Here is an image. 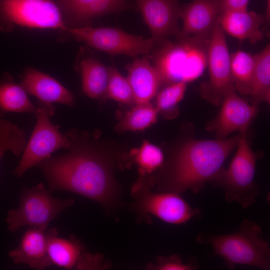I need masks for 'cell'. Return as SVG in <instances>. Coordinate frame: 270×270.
I'll return each instance as SVG.
<instances>
[{
  "label": "cell",
  "mask_w": 270,
  "mask_h": 270,
  "mask_svg": "<svg viewBox=\"0 0 270 270\" xmlns=\"http://www.w3.org/2000/svg\"><path fill=\"white\" fill-rule=\"evenodd\" d=\"M256 64L250 95L252 104L258 107L270 100V46L255 54Z\"/></svg>",
  "instance_id": "23"
},
{
  "label": "cell",
  "mask_w": 270,
  "mask_h": 270,
  "mask_svg": "<svg viewBox=\"0 0 270 270\" xmlns=\"http://www.w3.org/2000/svg\"><path fill=\"white\" fill-rule=\"evenodd\" d=\"M230 60L225 33L218 21L213 28L208 48L207 66L210 79L200 86V90L204 98L216 106L221 104L226 94L234 87Z\"/></svg>",
  "instance_id": "10"
},
{
  "label": "cell",
  "mask_w": 270,
  "mask_h": 270,
  "mask_svg": "<svg viewBox=\"0 0 270 270\" xmlns=\"http://www.w3.org/2000/svg\"><path fill=\"white\" fill-rule=\"evenodd\" d=\"M216 118L208 126V130L214 133L216 139L226 138L238 132L246 134L258 112V106L242 98L233 87L226 94Z\"/></svg>",
  "instance_id": "13"
},
{
  "label": "cell",
  "mask_w": 270,
  "mask_h": 270,
  "mask_svg": "<svg viewBox=\"0 0 270 270\" xmlns=\"http://www.w3.org/2000/svg\"><path fill=\"white\" fill-rule=\"evenodd\" d=\"M241 134L223 139L186 140L159 169L153 178L158 192L180 194L188 190L198 194L212 182L237 147Z\"/></svg>",
  "instance_id": "2"
},
{
  "label": "cell",
  "mask_w": 270,
  "mask_h": 270,
  "mask_svg": "<svg viewBox=\"0 0 270 270\" xmlns=\"http://www.w3.org/2000/svg\"><path fill=\"white\" fill-rule=\"evenodd\" d=\"M47 251L53 264L65 269H76L86 252L84 246L74 237L60 238L57 228L46 231Z\"/></svg>",
  "instance_id": "20"
},
{
  "label": "cell",
  "mask_w": 270,
  "mask_h": 270,
  "mask_svg": "<svg viewBox=\"0 0 270 270\" xmlns=\"http://www.w3.org/2000/svg\"><path fill=\"white\" fill-rule=\"evenodd\" d=\"M131 155L137 164L140 177H145L159 170L164 163L162 150L146 140L141 146L134 150Z\"/></svg>",
  "instance_id": "27"
},
{
  "label": "cell",
  "mask_w": 270,
  "mask_h": 270,
  "mask_svg": "<svg viewBox=\"0 0 270 270\" xmlns=\"http://www.w3.org/2000/svg\"><path fill=\"white\" fill-rule=\"evenodd\" d=\"M37 106L30 100L28 94L21 86L6 77L0 82V118L8 112L36 114Z\"/></svg>",
  "instance_id": "22"
},
{
  "label": "cell",
  "mask_w": 270,
  "mask_h": 270,
  "mask_svg": "<svg viewBox=\"0 0 270 270\" xmlns=\"http://www.w3.org/2000/svg\"><path fill=\"white\" fill-rule=\"evenodd\" d=\"M218 22L224 33L239 40L256 44L264 38L263 26L268 24L264 16L248 10L221 14Z\"/></svg>",
  "instance_id": "15"
},
{
  "label": "cell",
  "mask_w": 270,
  "mask_h": 270,
  "mask_svg": "<svg viewBox=\"0 0 270 270\" xmlns=\"http://www.w3.org/2000/svg\"><path fill=\"white\" fill-rule=\"evenodd\" d=\"M196 242L209 244L214 254L222 258L227 267L233 270L238 265H246L264 270L270 269V248L256 222L243 220L238 232L216 235L200 233Z\"/></svg>",
  "instance_id": "4"
},
{
  "label": "cell",
  "mask_w": 270,
  "mask_h": 270,
  "mask_svg": "<svg viewBox=\"0 0 270 270\" xmlns=\"http://www.w3.org/2000/svg\"><path fill=\"white\" fill-rule=\"evenodd\" d=\"M37 107L36 127L19 164L13 172L18 178L22 176L30 168L38 166L54 152L61 148L68 149L70 146L66 135L62 134L50 120L56 112L54 104L38 100Z\"/></svg>",
  "instance_id": "8"
},
{
  "label": "cell",
  "mask_w": 270,
  "mask_h": 270,
  "mask_svg": "<svg viewBox=\"0 0 270 270\" xmlns=\"http://www.w3.org/2000/svg\"><path fill=\"white\" fill-rule=\"evenodd\" d=\"M220 15L218 0H194L182 8V34L209 40Z\"/></svg>",
  "instance_id": "14"
},
{
  "label": "cell",
  "mask_w": 270,
  "mask_h": 270,
  "mask_svg": "<svg viewBox=\"0 0 270 270\" xmlns=\"http://www.w3.org/2000/svg\"><path fill=\"white\" fill-rule=\"evenodd\" d=\"M27 142L24 130L10 120H0V162L8 151L16 156L22 155Z\"/></svg>",
  "instance_id": "26"
},
{
  "label": "cell",
  "mask_w": 270,
  "mask_h": 270,
  "mask_svg": "<svg viewBox=\"0 0 270 270\" xmlns=\"http://www.w3.org/2000/svg\"><path fill=\"white\" fill-rule=\"evenodd\" d=\"M151 177H140L132 188L134 201L130 204L132 212L139 216L152 215L173 224H184L200 217L202 212L192 207L180 194L172 192H152Z\"/></svg>",
  "instance_id": "6"
},
{
  "label": "cell",
  "mask_w": 270,
  "mask_h": 270,
  "mask_svg": "<svg viewBox=\"0 0 270 270\" xmlns=\"http://www.w3.org/2000/svg\"><path fill=\"white\" fill-rule=\"evenodd\" d=\"M134 0L150 30L154 48L182 34L178 24L182 11L179 0Z\"/></svg>",
  "instance_id": "12"
},
{
  "label": "cell",
  "mask_w": 270,
  "mask_h": 270,
  "mask_svg": "<svg viewBox=\"0 0 270 270\" xmlns=\"http://www.w3.org/2000/svg\"><path fill=\"white\" fill-rule=\"evenodd\" d=\"M210 39L182 34L174 40H168L154 48L150 57L160 75L162 84H188L200 78L207 67Z\"/></svg>",
  "instance_id": "3"
},
{
  "label": "cell",
  "mask_w": 270,
  "mask_h": 270,
  "mask_svg": "<svg viewBox=\"0 0 270 270\" xmlns=\"http://www.w3.org/2000/svg\"><path fill=\"white\" fill-rule=\"evenodd\" d=\"M255 64V54L242 50L230 54L232 80L235 90L239 94L250 95Z\"/></svg>",
  "instance_id": "24"
},
{
  "label": "cell",
  "mask_w": 270,
  "mask_h": 270,
  "mask_svg": "<svg viewBox=\"0 0 270 270\" xmlns=\"http://www.w3.org/2000/svg\"><path fill=\"white\" fill-rule=\"evenodd\" d=\"M158 112L150 102L136 104L128 112L116 127L119 132L142 131L154 124Z\"/></svg>",
  "instance_id": "25"
},
{
  "label": "cell",
  "mask_w": 270,
  "mask_h": 270,
  "mask_svg": "<svg viewBox=\"0 0 270 270\" xmlns=\"http://www.w3.org/2000/svg\"><path fill=\"white\" fill-rule=\"evenodd\" d=\"M128 80L132 87L135 103L150 102L162 86L157 69L151 64L147 57L136 58L128 66Z\"/></svg>",
  "instance_id": "18"
},
{
  "label": "cell",
  "mask_w": 270,
  "mask_h": 270,
  "mask_svg": "<svg viewBox=\"0 0 270 270\" xmlns=\"http://www.w3.org/2000/svg\"><path fill=\"white\" fill-rule=\"evenodd\" d=\"M80 68L84 92L93 99L106 98L110 68L95 58H88L82 60Z\"/></svg>",
  "instance_id": "21"
},
{
  "label": "cell",
  "mask_w": 270,
  "mask_h": 270,
  "mask_svg": "<svg viewBox=\"0 0 270 270\" xmlns=\"http://www.w3.org/2000/svg\"><path fill=\"white\" fill-rule=\"evenodd\" d=\"M74 38L110 55H148L154 48L152 38L128 34L116 28L82 27L67 29Z\"/></svg>",
  "instance_id": "9"
},
{
  "label": "cell",
  "mask_w": 270,
  "mask_h": 270,
  "mask_svg": "<svg viewBox=\"0 0 270 270\" xmlns=\"http://www.w3.org/2000/svg\"><path fill=\"white\" fill-rule=\"evenodd\" d=\"M0 20L32 28L68 29L53 0H0Z\"/></svg>",
  "instance_id": "11"
},
{
  "label": "cell",
  "mask_w": 270,
  "mask_h": 270,
  "mask_svg": "<svg viewBox=\"0 0 270 270\" xmlns=\"http://www.w3.org/2000/svg\"><path fill=\"white\" fill-rule=\"evenodd\" d=\"M66 154L52 156L38 166L52 192L74 193L98 204L110 214L123 206L122 191L112 174L109 162L94 150L78 144L70 131Z\"/></svg>",
  "instance_id": "1"
},
{
  "label": "cell",
  "mask_w": 270,
  "mask_h": 270,
  "mask_svg": "<svg viewBox=\"0 0 270 270\" xmlns=\"http://www.w3.org/2000/svg\"><path fill=\"white\" fill-rule=\"evenodd\" d=\"M237 147L228 168H222L212 182L224 190L226 202H236L245 209L255 204L260 193L254 182L258 157L250 146L246 134H241Z\"/></svg>",
  "instance_id": "5"
},
{
  "label": "cell",
  "mask_w": 270,
  "mask_h": 270,
  "mask_svg": "<svg viewBox=\"0 0 270 270\" xmlns=\"http://www.w3.org/2000/svg\"><path fill=\"white\" fill-rule=\"evenodd\" d=\"M106 97L126 104L135 103L132 87L128 78L115 68H110Z\"/></svg>",
  "instance_id": "29"
},
{
  "label": "cell",
  "mask_w": 270,
  "mask_h": 270,
  "mask_svg": "<svg viewBox=\"0 0 270 270\" xmlns=\"http://www.w3.org/2000/svg\"><path fill=\"white\" fill-rule=\"evenodd\" d=\"M220 14L222 13L248 10L250 0H218Z\"/></svg>",
  "instance_id": "31"
},
{
  "label": "cell",
  "mask_w": 270,
  "mask_h": 270,
  "mask_svg": "<svg viewBox=\"0 0 270 270\" xmlns=\"http://www.w3.org/2000/svg\"><path fill=\"white\" fill-rule=\"evenodd\" d=\"M187 84L178 82L167 86L158 95L156 108L164 118H175L178 114V104L183 99L187 88Z\"/></svg>",
  "instance_id": "28"
},
{
  "label": "cell",
  "mask_w": 270,
  "mask_h": 270,
  "mask_svg": "<svg viewBox=\"0 0 270 270\" xmlns=\"http://www.w3.org/2000/svg\"><path fill=\"white\" fill-rule=\"evenodd\" d=\"M74 202L72 199L62 200L54 198L43 183L24 188L18 208L8 212V228L13 233L26 226L46 230L50 223Z\"/></svg>",
  "instance_id": "7"
},
{
  "label": "cell",
  "mask_w": 270,
  "mask_h": 270,
  "mask_svg": "<svg viewBox=\"0 0 270 270\" xmlns=\"http://www.w3.org/2000/svg\"><path fill=\"white\" fill-rule=\"evenodd\" d=\"M198 268V262L196 259L192 258L188 262L184 263L178 256H159L155 263L148 266L150 269L155 270H196Z\"/></svg>",
  "instance_id": "30"
},
{
  "label": "cell",
  "mask_w": 270,
  "mask_h": 270,
  "mask_svg": "<svg viewBox=\"0 0 270 270\" xmlns=\"http://www.w3.org/2000/svg\"><path fill=\"white\" fill-rule=\"evenodd\" d=\"M59 2L66 13L78 22H88L132 8L127 0H59Z\"/></svg>",
  "instance_id": "19"
},
{
  "label": "cell",
  "mask_w": 270,
  "mask_h": 270,
  "mask_svg": "<svg viewBox=\"0 0 270 270\" xmlns=\"http://www.w3.org/2000/svg\"><path fill=\"white\" fill-rule=\"evenodd\" d=\"M28 94L46 103H58L74 106L73 94L52 77L34 69L24 72L20 84Z\"/></svg>",
  "instance_id": "16"
},
{
  "label": "cell",
  "mask_w": 270,
  "mask_h": 270,
  "mask_svg": "<svg viewBox=\"0 0 270 270\" xmlns=\"http://www.w3.org/2000/svg\"><path fill=\"white\" fill-rule=\"evenodd\" d=\"M8 256L15 264H25L35 270L52 266L47 251L46 230L29 228L18 247L10 250Z\"/></svg>",
  "instance_id": "17"
}]
</instances>
